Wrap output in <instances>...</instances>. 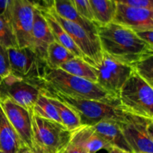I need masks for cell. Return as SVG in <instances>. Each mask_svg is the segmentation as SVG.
<instances>
[{
    "label": "cell",
    "mask_w": 153,
    "mask_h": 153,
    "mask_svg": "<svg viewBox=\"0 0 153 153\" xmlns=\"http://www.w3.org/2000/svg\"><path fill=\"white\" fill-rule=\"evenodd\" d=\"M97 36L102 52L126 65L133 67L153 55V49L136 32L114 22L97 25Z\"/></svg>",
    "instance_id": "obj_1"
},
{
    "label": "cell",
    "mask_w": 153,
    "mask_h": 153,
    "mask_svg": "<svg viewBox=\"0 0 153 153\" xmlns=\"http://www.w3.org/2000/svg\"><path fill=\"white\" fill-rule=\"evenodd\" d=\"M41 83L42 86L73 98L108 102L118 100L97 83L69 74L59 68L50 69L46 66Z\"/></svg>",
    "instance_id": "obj_2"
},
{
    "label": "cell",
    "mask_w": 153,
    "mask_h": 153,
    "mask_svg": "<svg viewBox=\"0 0 153 153\" xmlns=\"http://www.w3.org/2000/svg\"><path fill=\"white\" fill-rule=\"evenodd\" d=\"M41 93L68 105L79 115L82 125L94 126L103 120L122 122L125 119L126 112L122 108L119 100L108 102L73 98L43 86L41 87Z\"/></svg>",
    "instance_id": "obj_3"
},
{
    "label": "cell",
    "mask_w": 153,
    "mask_h": 153,
    "mask_svg": "<svg viewBox=\"0 0 153 153\" xmlns=\"http://www.w3.org/2000/svg\"><path fill=\"white\" fill-rule=\"evenodd\" d=\"M117 98L125 111L153 120V89L134 70L120 89Z\"/></svg>",
    "instance_id": "obj_4"
},
{
    "label": "cell",
    "mask_w": 153,
    "mask_h": 153,
    "mask_svg": "<svg viewBox=\"0 0 153 153\" xmlns=\"http://www.w3.org/2000/svg\"><path fill=\"white\" fill-rule=\"evenodd\" d=\"M33 146L46 153H58L70 143L71 131L62 124L31 114Z\"/></svg>",
    "instance_id": "obj_5"
},
{
    "label": "cell",
    "mask_w": 153,
    "mask_h": 153,
    "mask_svg": "<svg viewBox=\"0 0 153 153\" xmlns=\"http://www.w3.org/2000/svg\"><path fill=\"white\" fill-rule=\"evenodd\" d=\"M34 7L28 0H7L3 14L14 33L19 48H32Z\"/></svg>",
    "instance_id": "obj_6"
},
{
    "label": "cell",
    "mask_w": 153,
    "mask_h": 153,
    "mask_svg": "<svg viewBox=\"0 0 153 153\" xmlns=\"http://www.w3.org/2000/svg\"><path fill=\"white\" fill-rule=\"evenodd\" d=\"M11 74L23 80L41 83L46 64L28 47L7 49Z\"/></svg>",
    "instance_id": "obj_7"
},
{
    "label": "cell",
    "mask_w": 153,
    "mask_h": 153,
    "mask_svg": "<svg viewBox=\"0 0 153 153\" xmlns=\"http://www.w3.org/2000/svg\"><path fill=\"white\" fill-rule=\"evenodd\" d=\"M48 10L80 49L85 61L92 66L98 64L103 55L98 36L91 34L79 24L60 16L53 7Z\"/></svg>",
    "instance_id": "obj_8"
},
{
    "label": "cell",
    "mask_w": 153,
    "mask_h": 153,
    "mask_svg": "<svg viewBox=\"0 0 153 153\" xmlns=\"http://www.w3.org/2000/svg\"><path fill=\"white\" fill-rule=\"evenodd\" d=\"M93 67L97 77V85L116 97L134 72L132 67L116 61L104 52L100 62Z\"/></svg>",
    "instance_id": "obj_9"
},
{
    "label": "cell",
    "mask_w": 153,
    "mask_h": 153,
    "mask_svg": "<svg viewBox=\"0 0 153 153\" xmlns=\"http://www.w3.org/2000/svg\"><path fill=\"white\" fill-rule=\"evenodd\" d=\"M41 83L16 78L10 73L0 85V96H5L19 105L33 111L40 92Z\"/></svg>",
    "instance_id": "obj_10"
},
{
    "label": "cell",
    "mask_w": 153,
    "mask_h": 153,
    "mask_svg": "<svg viewBox=\"0 0 153 153\" xmlns=\"http://www.w3.org/2000/svg\"><path fill=\"white\" fill-rule=\"evenodd\" d=\"M150 121L126 112L124 120L119 122L123 134L134 153H153V140L147 130Z\"/></svg>",
    "instance_id": "obj_11"
},
{
    "label": "cell",
    "mask_w": 153,
    "mask_h": 153,
    "mask_svg": "<svg viewBox=\"0 0 153 153\" xmlns=\"http://www.w3.org/2000/svg\"><path fill=\"white\" fill-rule=\"evenodd\" d=\"M0 105L23 144L31 149L33 146L32 112L5 96H0Z\"/></svg>",
    "instance_id": "obj_12"
},
{
    "label": "cell",
    "mask_w": 153,
    "mask_h": 153,
    "mask_svg": "<svg viewBox=\"0 0 153 153\" xmlns=\"http://www.w3.org/2000/svg\"><path fill=\"white\" fill-rule=\"evenodd\" d=\"M112 22L134 32L153 31V10L117 2L116 13Z\"/></svg>",
    "instance_id": "obj_13"
},
{
    "label": "cell",
    "mask_w": 153,
    "mask_h": 153,
    "mask_svg": "<svg viewBox=\"0 0 153 153\" xmlns=\"http://www.w3.org/2000/svg\"><path fill=\"white\" fill-rule=\"evenodd\" d=\"M31 41V49L37 56L45 61L48 47L52 42L55 41V39L47 21L37 7H34Z\"/></svg>",
    "instance_id": "obj_14"
},
{
    "label": "cell",
    "mask_w": 153,
    "mask_h": 153,
    "mask_svg": "<svg viewBox=\"0 0 153 153\" xmlns=\"http://www.w3.org/2000/svg\"><path fill=\"white\" fill-rule=\"evenodd\" d=\"M70 143L85 149L88 153H97L102 149L108 150L110 145L102 138L94 126L81 125L71 131Z\"/></svg>",
    "instance_id": "obj_15"
},
{
    "label": "cell",
    "mask_w": 153,
    "mask_h": 153,
    "mask_svg": "<svg viewBox=\"0 0 153 153\" xmlns=\"http://www.w3.org/2000/svg\"><path fill=\"white\" fill-rule=\"evenodd\" d=\"M94 128L99 135L104 139L110 146L128 152H133L123 134L119 122L115 120H103L94 126Z\"/></svg>",
    "instance_id": "obj_16"
},
{
    "label": "cell",
    "mask_w": 153,
    "mask_h": 153,
    "mask_svg": "<svg viewBox=\"0 0 153 153\" xmlns=\"http://www.w3.org/2000/svg\"><path fill=\"white\" fill-rule=\"evenodd\" d=\"M24 146L0 105V152L17 153Z\"/></svg>",
    "instance_id": "obj_17"
},
{
    "label": "cell",
    "mask_w": 153,
    "mask_h": 153,
    "mask_svg": "<svg viewBox=\"0 0 153 153\" xmlns=\"http://www.w3.org/2000/svg\"><path fill=\"white\" fill-rule=\"evenodd\" d=\"M53 9L61 17L76 22L91 34L97 35V25L79 13L73 0H55Z\"/></svg>",
    "instance_id": "obj_18"
},
{
    "label": "cell",
    "mask_w": 153,
    "mask_h": 153,
    "mask_svg": "<svg viewBox=\"0 0 153 153\" xmlns=\"http://www.w3.org/2000/svg\"><path fill=\"white\" fill-rule=\"evenodd\" d=\"M39 9H40V12H41L42 14H43V16L45 17L46 20L47 21L55 41L58 42V43H60L61 45H62V46H64V47H65L67 49H68V50L70 51L72 54H73L76 57L84 58V59L85 60L84 55L82 54V52H81L80 49H79V48L77 47V46L75 44V43L73 41V40L70 38V36H69L68 34L64 31V28L61 26V25L57 22V20L55 19V17L52 16V14L50 13V11H49L48 9L44 8V7H41V8L39 7Z\"/></svg>",
    "instance_id": "obj_19"
},
{
    "label": "cell",
    "mask_w": 153,
    "mask_h": 153,
    "mask_svg": "<svg viewBox=\"0 0 153 153\" xmlns=\"http://www.w3.org/2000/svg\"><path fill=\"white\" fill-rule=\"evenodd\" d=\"M94 23L102 25L111 22L115 16L117 1L114 0H88Z\"/></svg>",
    "instance_id": "obj_20"
},
{
    "label": "cell",
    "mask_w": 153,
    "mask_h": 153,
    "mask_svg": "<svg viewBox=\"0 0 153 153\" xmlns=\"http://www.w3.org/2000/svg\"><path fill=\"white\" fill-rule=\"evenodd\" d=\"M59 69L69 74L82 78L90 82L94 83H97V77L94 67L84 58L75 57L73 59L69 60L67 62L61 64Z\"/></svg>",
    "instance_id": "obj_21"
},
{
    "label": "cell",
    "mask_w": 153,
    "mask_h": 153,
    "mask_svg": "<svg viewBox=\"0 0 153 153\" xmlns=\"http://www.w3.org/2000/svg\"><path fill=\"white\" fill-rule=\"evenodd\" d=\"M45 96H46L49 98L51 103L55 106V108H56L57 111L58 113L60 120L61 121V124L67 130L72 131L76 129V128H79L82 125L79 115L73 109L70 108L68 105H67L63 102L60 101V100H57V99L53 98V97H51L47 95Z\"/></svg>",
    "instance_id": "obj_22"
},
{
    "label": "cell",
    "mask_w": 153,
    "mask_h": 153,
    "mask_svg": "<svg viewBox=\"0 0 153 153\" xmlns=\"http://www.w3.org/2000/svg\"><path fill=\"white\" fill-rule=\"evenodd\" d=\"M75 57L68 49L55 40L48 47L45 62L49 68L58 69L61 64Z\"/></svg>",
    "instance_id": "obj_23"
},
{
    "label": "cell",
    "mask_w": 153,
    "mask_h": 153,
    "mask_svg": "<svg viewBox=\"0 0 153 153\" xmlns=\"http://www.w3.org/2000/svg\"><path fill=\"white\" fill-rule=\"evenodd\" d=\"M33 113L45 119L55 121L61 124L58 113L49 98L40 92V96L33 108Z\"/></svg>",
    "instance_id": "obj_24"
},
{
    "label": "cell",
    "mask_w": 153,
    "mask_h": 153,
    "mask_svg": "<svg viewBox=\"0 0 153 153\" xmlns=\"http://www.w3.org/2000/svg\"><path fill=\"white\" fill-rule=\"evenodd\" d=\"M0 45L7 49L19 47L14 33L3 13L0 15Z\"/></svg>",
    "instance_id": "obj_25"
},
{
    "label": "cell",
    "mask_w": 153,
    "mask_h": 153,
    "mask_svg": "<svg viewBox=\"0 0 153 153\" xmlns=\"http://www.w3.org/2000/svg\"><path fill=\"white\" fill-rule=\"evenodd\" d=\"M133 69L153 89V55L136 64Z\"/></svg>",
    "instance_id": "obj_26"
},
{
    "label": "cell",
    "mask_w": 153,
    "mask_h": 153,
    "mask_svg": "<svg viewBox=\"0 0 153 153\" xmlns=\"http://www.w3.org/2000/svg\"><path fill=\"white\" fill-rule=\"evenodd\" d=\"M10 73L11 71L7 49L0 45V85Z\"/></svg>",
    "instance_id": "obj_27"
},
{
    "label": "cell",
    "mask_w": 153,
    "mask_h": 153,
    "mask_svg": "<svg viewBox=\"0 0 153 153\" xmlns=\"http://www.w3.org/2000/svg\"><path fill=\"white\" fill-rule=\"evenodd\" d=\"M73 1L79 13L87 19L94 22V16L91 12L88 0H73Z\"/></svg>",
    "instance_id": "obj_28"
},
{
    "label": "cell",
    "mask_w": 153,
    "mask_h": 153,
    "mask_svg": "<svg viewBox=\"0 0 153 153\" xmlns=\"http://www.w3.org/2000/svg\"><path fill=\"white\" fill-rule=\"evenodd\" d=\"M117 2L136 7L153 10V0H118Z\"/></svg>",
    "instance_id": "obj_29"
},
{
    "label": "cell",
    "mask_w": 153,
    "mask_h": 153,
    "mask_svg": "<svg viewBox=\"0 0 153 153\" xmlns=\"http://www.w3.org/2000/svg\"><path fill=\"white\" fill-rule=\"evenodd\" d=\"M136 34L153 49V31H140L136 32Z\"/></svg>",
    "instance_id": "obj_30"
},
{
    "label": "cell",
    "mask_w": 153,
    "mask_h": 153,
    "mask_svg": "<svg viewBox=\"0 0 153 153\" xmlns=\"http://www.w3.org/2000/svg\"><path fill=\"white\" fill-rule=\"evenodd\" d=\"M58 153H88L86 151L79 146H76L71 143H69L66 147Z\"/></svg>",
    "instance_id": "obj_31"
},
{
    "label": "cell",
    "mask_w": 153,
    "mask_h": 153,
    "mask_svg": "<svg viewBox=\"0 0 153 153\" xmlns=\"http://www.w3.org/2000/svg\"><path fill=\"white\" fill-rule=\"evenodd\" d=\"M31 1L35 7H44L42 0H28ZM7 0H0V15L4 13L5 10L6 5H7Z\"/></svg>",
    "instance_id": "obj_32"
},
{
    "label": "cell",
    "mask_w": 153,
    "mask_h": 153,
    "mask_svg": "<svg viewBox=\"0 0 153 153\" xmlns=\"http://www.w3.org/2000/svg\"><path fill=\"white\" fill-rule=\"evenodd\" d=\"M43 1V6L45 8L50 9L54 7V3H55V0H42Z\"/></svg>",
    "instance_id": "obj_33"
},
{
    "label": "cell",
    "mask_w": 153,
    "mask_h": 153,
    "mask_svg": "<svg viewBox=\"0 0 153 153\" xmlns=\"http://www.w3.org/2000/svg\"><path fill=\"white\" fill-rule=\"evenodd\" d=\"M107 152L108 153H133V152H126V151L122 150V149H120L116 147H112V146L108 149Z\"/></svg>",
    "instance_id": "obj_34"
},
{
    "label": "cell",
    "mask_w": 153,
    "mask_h": 153,
    "mask_svg": "<svg viewBox=\"0 0 153 153\" xmlns=\"http://www.w3.org/2000/svg\"><path fill=\"white\" fill-rule=\"evenodd\" d=\"M147 130H148V133H149V136H150V137L153 140V120H151L150 122H149V125H148V127H147Z\"/></svg>",
    "instance_id": "obj_35"
},
{
    "label": "cell",
    "mask_w": 153,
    "mask_h": 153,
    "mask_svg": "<svg viewBox=\"0 0 153 153\" xmlns=\"http://www.w3.org/2000/svg\"><path fill=\"white\" fill-rule=\"evenodd\" d=\"M30 153H46V152L41 149L40 148L37 147L36 146H33L32 148L30 149Z\"/></svg>",
    "instance_id": "obj_36"
},
{
    "label": "cell",
    "mask_w": 153,
    "mask_h": 153,
    "mask_svg": "<svg viewBox=\"0 0 153 153\" xmlns=\"http://www.w3.org/2000/svg\"><path fill=\"white\" fill-rule=\"evenodd\" d=\"M17 153H30V149L26 146H24Z\"/></svg>",
    "instance_id": "obj_37"
},
{
    "label": "cell",
    "mask_w": 153,
    "mask_h": 153,
    "mask_svg": "<svg viewBox=\"0 0 153 153\" xmlns=\"http://www.w3.org/2000/svg\"><path fill=\"white\" fill-rule=\"evenodd\" d=\"M114 1H117H117H118V0H114Z\"/></svg>",
    "instance_id": "obj_38"
},
{
    "label": "cell",
    "mask_w": 153,
    "mask_h": 153,
    "mask_svg": "<svg viewBox=\"0 0 153 153\" xmlns=\"http://www.w3.org/2000/svg\"><path fill=\"white\" fill-rule=\"evenodd\" d=\"M0 153H2V152H0Z\"/></svg>",
    "instance_id": "obj_39"
}]
</instances>
